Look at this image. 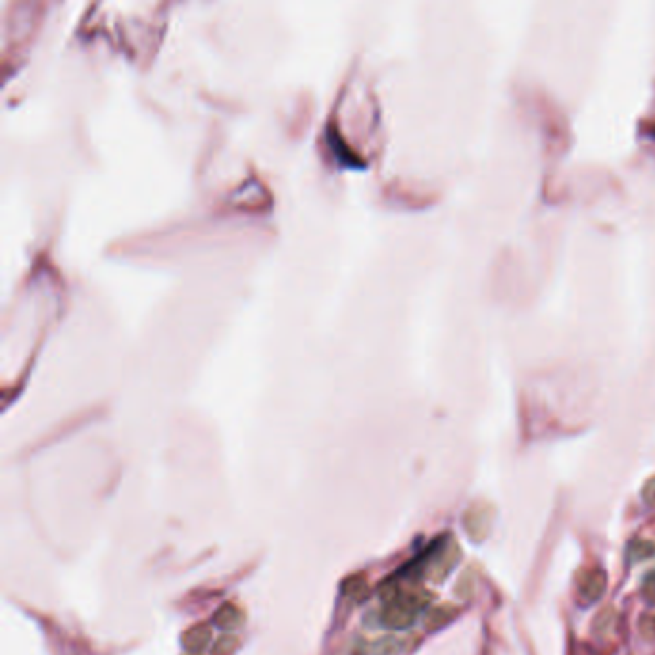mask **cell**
I'll return each mask as SVG.
<instances>
[{
  "mask_svg": "<svg viewBox=\"0 0 655 655\" xmlns=\"http://www.w3.org/2000/svg\"><path fill=\"white\" fill-rule=\"evenodd\" d=\"M642 496H644V500H646L647 506L655 507V477L647 480L646 487H644V490H642Z\"/></svg>",
  "mask_w": 655,
  "mask_h": 655,
  "instance_id": "cell-5",
  "label": "cell"
},
{
  "mask_svg": "<svg viewBox=\"0 0 655 655\" xmlns=\"http://www.w3.org/2000/svg\"><path fill=\"white\" fill-rule=\"evenodd\" d=\"M654 135H655V131H654Z\"/></svg>",
  "mask_w": 655,
  "mask_h": 655,
  "instance_id": "cell-7",
  "label": "cell"
},
{
  "mask_svg": "<svg viewBox=\"0 0 655 655\" xmlns=\"http://www.w3.org/2000/svg\"><path fill=\"white\" fill-rule=\"evenodd\" d=\"M579 594L584 601H596L601 598L606 584H608V577L601 569H588L579 577Z\"/></svg>",
  "mask_w": 655,
  "mask_h": 655,
  "instance_id": "cell-2",
  "label": "cell"
},
{
  "mask_svg": "<svg viewBox=\"0 0 655 655\" xmlns=\"http://www.w3.org/2000/svg\"><path fill=\"white\" fill-rule=\"evenodd\" d=\"M613 623H615V611L613 609H606V611H601L598 617H596V632L599 634H606L609 632L611 628H613Z\"/></svg>",
  "mask_w": 655,
  "mask_h": 655,
  "instance_id": "cell-4",
  "label": "cell"
},
{
  "mask_svg": "<svg viewBox=\"0 0 655 655\" xmlns=\"http://www.w3.org/2000/svg\"><path fill=\"white\" fill-rule=\"evenodd\" d=\"M654 553V546L646 540H638V542L630 544V548H628V557L632 559V562H640V559H646Z\"/></svg>",
  "mask_w": 655,
  "mask_h": 655,
  "instance_id": "cell-3",
  "label": "cell"
},
{
  "mask_svg": "<svg viewBox=\"0 0 655 655\" xmlns=\"http://www.w3.org/2000/svg\"><path fill=\"white\" fill-rule=\"evenodd\" d=\"M642 592H644V596H646L650 601H654L655 603V575H647V579L644 581V586H642Z\"/></svg>",
  "mask_w": 655,
  "mask_h": 655,
  "instance_id": "cell-6",
  "label": "cell"
},
{
  "mask_svg": "<svg viewBox=\"0 0 655 655\" xmlns=\"http://www.w3.org/2000/svg\"><path fill=\"white\" fill-rule=\"evenodd\" d=\"M494 521V509L488 504H477L473 506L465 515V529L473 540H485L490 533V526Z\"/></svg>",
  "mask_w": 655,
  "mask_h": 655,
  "instance_id": "cell-1",
  "label": "cell"
}]
</instances>
